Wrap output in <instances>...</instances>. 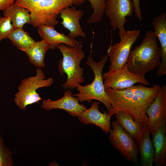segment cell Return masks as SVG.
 I'll list each match as a JSON object with an SVG mask.
<instances>
[{
    "label": "cell",
    "instance_id": "cell-6",
    "mask_svg": "<svg viewBox=\"0 0 166 166\" xmlns=\"http://www.w3.org/2000/svg\"><path fill=\"white\" fill-rule=\"evenodd\" d=\"M72 5V0H40L28 10L29 24L34 27L42 25L55 26L58 23L57 18L61 10Z\"/></svg>",
    "mask_w": 166,
    "mask_h": 166
},
{
    "label": "cell",
    "instance_id": "cell-22",
    "mask_svg": "<svg viewBox=\"0 0 166 166\" xmlns=\"http://www.w3.org/2000/svg\"><path fill=\"white\" fill-rule=\"evenodd\" d=\"M7 38L10 40L13 45L24 52L35 42L23 28H14Z\"/></svg>",
    "mask_w": 166,
    "mask_h": 166
},
{
    "label": "cell",
    "instance_id": "cell-15",
    "mask_svg": "<svg viewBox=\"0 0 166 166\" xmlns=\"http://www.w3.org/2000/svg\"><path fill=\"white\" fill-rule=\"evenodd\" d=\"M156 37L160 44L161 63L157 71V76L160 77L166 74V14L163 12L155 17L152 21Z\"/></svg>",
    "mask_w": 166,
    "mask_h": 166
},
{
    "label": "cell",
    "instance_id": "cell-4",
    "mask_svg": "<svg viewBox=\"0 0 166 166\" xmlns=\"http://www.w3.org/2000/svg\"><path fill=\"white\" fill-rule=\"evenodd\" d=\"M108 58L107 54L102 56L99 62H96L92 59L91 54L89 55L85 64L91 68L94 73L93 81L87 85H78L76 88L78 93L73 94L79 102L86 101L90 103L93 100L101 102L106 107L108 113L111 110L112 107L105 92L102 72Z\"/></svg>",
    "mask_w": 166,
    "mask_h": 166
},
{
    "label": "cell",
    "instance_id": "cell-9",
    "mask_svg": "<svg viewBox=\"0 0 166 166\" xmlns=\"http://www.w3.org/2000/svg\"><path fill=\"white\" fill-rule=\"evenodd\" d=\"M134 10L132 0H106L105 13L109 19L112 28L119 30V37L125 34L127 30L124 26L127 22L126 17H130Z\"/></svg>",
    "mask_w": 166,
    "mask_h": 166
},
{
    "label": "cell",
    "instance_id": "cell-10",
    "mask_svg": "<svg viewBox=\"0 0 166 166\" xmlns=\"http://www.w3.org/2000/svg\"><path fill=\"white\" fill-rule=\"evenodd\" d=\"M105 89L121 90L129 88L137 83L148 85L145 75L134 73L128 69L126 63L120 69L108 71L103 75Z\"/></svg>",
    "mask_w": 166,
    "mask_h": 166
},
{
    "label": "cell",
    "instance_id": "cell-3",
    "mask_svg": "<svg viewBox=\"0 0 166 166\" xmlns=\"http://www.w3.org/2000/svg\"><path fill=\"white\" fill-rule=\"evenodd\" d=\"M82 47V43L80 41L73 46L61 43L56 47L62 55V58L58 61V71L61 75L67 76V81L63 85L64 89L76 88L84 82V68L80 65L81 61L85 57Z\"/></svg>",
    "mask_w": 166,
    "mask_h": 166
},
{
    "label": "cell",
    "instance_id": "cell-29",
    "mask_svg": "<svg viewBox=\"0 0 166 166\" xmlns=\"http://www.w3.org/2000/svg\"><path fill=\"white\" fill-rule=\"evenodd\" d=\"M56 165H57V163L55 162H53L51 163H50L49 165L50 166H55Z\"/></svg>",
    "mask_w": 166,
    "mask_h": 166
},
{
    "label": "cell",
    "instance_id": "cell-20",
    "mask_svg": "<svg viewBox=\"0 0 166 166\" xmlns=\"http://www.w3.org/2000/svg\"><path fill=\"white\" fill-rule=\"evenodd\" d=\"M3 15L10 17L14 28H23L24 25L29 24L30 21L29 10L15 2L3 10Z\"/></svg>",
    "mask_w": 166,
    "mask_h": 166
},
{
    "label": "cell",
    "instance_id": "cell-18",
    "mask_svg": "<svg viewBox=\"0 0 166 166\" xmlns=\"http://www.w3.org/2000/svg\"><path fill=\"white\" fill-rule=\"evenodd\" d=\"M150 134L149 128L146 126L141 139L136 141L142 166H152L154 162L155 149Z\"/></svg>",
    "mask_w": 166,
    "mask_h": 166
},
{
    "label": "cell",
    "instance_id": "cell-19",
    "mask_svg": "<svg viewBox=\"0 0 166 166\" xmlns=\"http://www.w3.org/2000/svg\"><path fill=\"white\" fill-rule=\"evenodd\" d=\"M116 121L135 141L141 138L145 127L135 120L129 114L121 111L116 112L115 114Z\"/></svg>",
    "mask_w": 166,
    "mask_h": 166
},
{
    "label": "cell",
    "instance_id": "cell-12",
    "mask_svg": "<svg viewBox=\"0 0 166 166\" xmlns=\"http://www.w3.org/2000/svg\"><path fill=\"white\" fill-rule=\"evenodd\" d=\"M77 98L73 96L72 92L69 89L65 91L63 96L58 100H43L41 107L47 111L55 109H62L70 116L76 117L87 109L85 105L80 104Z\"/></svg>",
    "mask_w": 166,
    "mask_h": 166
},
{
    "label": "cell",
    "instance_id": "cell-14",
    "mask_svg": "<svg viewBox=\"0 0 166 166\" xmlns=\"http://www.w3.org/2000/svg\"><path fill=\"white\" fill-rule=\"evenodd\" d=\"M83 13V10H77L74 6L66 7L61 11L60 16L62 19L61 24L69 31L68 34L69 38H74L79 36L86 37V34L82 30L80 23Z\"/></svg>",
    "mask_w": 166,
    "mask_h": 166
},
{
    "label": "cell",
    "instance_id": "cell-8",
    "mask_svg": "<svg viewBox=\"0 0 166 166\" xmlns=\"http://www.w3.org/2000/svg\"><path fill=\"white\" fill-rule=\"evenodd\" d=\"M140 34L139 30L126 31L120 37L119 43L109 46L107 51L110 63L108 71L120 69L127 63L132 46Z\"/></svg>",
    "mask_w": 166,
    "mask_h": 166
},
{
    "label": "cell",
    "instance_id": "cell-1",
    "mask_svg": "<svg viewBox=\"0 0 166 166\" xmlns=\"http://www.w3.org/2000/svg\"><path fill=\"white\" fill-rule=\"evenodd\" d=\"M140 83L126 89L118 90L105 89L112 109L108 113L111 117L117 111L131 115L144 126H148L146 111L160 91L161 86L154 84L147 87Z\"/></svg>",
    "mask_w": 166,
    "mask_h": 166
},
{
    "label": "cell",
    "instance_id": "cell-2",
    "mask_svg": "<svg viewBox=\"0 0 166 166\" xmlns=\"http://www.w3.org/2000/svg\"><path fill=\"white\" fill-rule=\"evenodd\" d=\"M156 38L153 31H147L140 44L131 50L126 63L130 71L145 75L159 67L161 54Z\"/></svg>",
    "mask_w": 166,
    "mask_h": 166
},
{
    "label": "cell",
    "instance_id": "cell-21",
    "mask_svg": "<svg viewBox=\"0 0 166 166\" xmlns=\"http://www.w3.org/2000/svg\"><path fill=\"white\" fill-rule=\"evenodd\" d=\"M51 49L49 46L44 40L35 42L25 52L30 62L37 68L45 66L44 58L47 51Z\"/></svg>",
    "mask_w": 166,
    "mask_h": 166
},
{
    "label": "cell",
    "instance_id": "cell-23",
    "mask_svg": "<svg viewBox=\"0 0 166 166\" xmlns=\"http://www.w3.org/2000/svg\"><path fill=\"white\" fill-rule=\"evenodd\" d=\"M85 0H72L73 5H78L83 3ZM91 5L93 10L89 19L88 23H97L101 21L105 13L106 0H87Z\"/></svg>",
    "mask_w": 166,
    "mask_h": 166
},
{
    "label": "cell",
    "instance_id": "cell-7",
    "mask_svg": "<svg viewBox=\"0 0 166 166\" xmlns=\"http://www.w3.org/2000/svg\"><path fill=\"white\" fill-rule=\"evenodd\" d=\"M111 127L108 138L113 147L127 160L137 163L139 153L134 139L116 121L112 122Z\"/></svg>",
    "mask_w": 166,
    "mask_h": 166
},
{
    "label": "cell",
    "instance_id": "cell-26",
    "mask_svg": "<svg viewBox=\"0 0 166 166\" xmlns=\"http://www.w3.org/2000/svg\"><path fill=\"white\" fill-rule=\"evenodd\" d=\"M40 0H16L15 2L18 5L28 10L36 2Z\"/></svg>",
    "mask_w": 166,
    "mask_h": 166
},
{
    "label": "cell",
    "instance_id": "cell-27",
    "mask_svg": "<svg viewBox=\"0 0 166 166\" xmlns=\"http://www.w3.org/2000/svg\"><path fill=\"white\" fill-rule=\"evenodd\" d=\"M134 5V11L138 20L141 21L142 20L141 10L140 8V0H132Z\"/></svg>",
    "mask_w": 166,
    "mask_h": 166
},
{
    "label": "cell",
    "instance_id": "cell-24",
    "mask_svg": "<svg viewBox=\"0 0 166 166\" xmlns=\"http://www.w3.org/2000/svg\"><path fill=\"white\" fill-rule=\"evenodd\" d=\"M14 165L12 152L6 146L3 137L0 136V166H13Z\"/></svg>",
    "mask_w": 166,
    "mask_h": 166
},
{
    "label": "cell",
    "instance_id": "cell-17",
    "mask_svg": "<svg viewBox=\"0 0 166 166\" xmlns=\"http://www.w3.org/2000/svg\"><path fill=\"white\" fill-rule=\"evenodd\" d=\"M166 124H163L152 134L155 149L154 162L156 166L166 165Z\"/></svg>",
    "mask_w": 166,
    "mask_h": 166
},
{
    "label": "cell",
    "instance_id": "cell-28",
    "mask_svg": "<svg viewBox=\"0 0 166 166\" xmlns=\"http://www.w3.org/2000/svg\"><path fill=\"white\" fill-rule=\"evenodd\" d=\"M16 0H0V11L12 5Z\"/></svg>",
    "mask_w": 166,
    "mask_h": 166
},
{
    "label": "cell",
    "instance_id": "cell-5",
    "mask_svg": "<svg viewBox=\"0 0 166 166\" xmlns=\"http://www.w3.org/2000/svg\"><path fill=\"white\" fill-rule=\"evenodd\" d=\"M34 76L29 77L22 80L18 87V91L14 95V101L22 111H25L27 106L42 100L37 92L41 88L50 86L54 81L52 77L45 79V76L40 68L36 70Z\"/></svg>",
    "mask_w": 166,
    "mask_h": 166
},
{
    "label": "cell",
    "instance_id": "cell-16",
    "mask_svg": "<svg viewBox=\"0 0 166 166\" xmlns=\"http://www.w3.org/2000/svg\"><path fill=\"white\" fill-rule=\"evenodd\" d=\"M38 27V33L40 37L49 46L51 49H54L61 43L73 46L78 41L63 33H59L55 30L54 26L42 25Z\"/></svg>",
    "mask_w": 166,
    "mask_h": 166
},
{
    "label": "cell",
    "instance_id": "cell-11",
    "mask_svg": "<svg viewBox=\"0 0 166 166\" xmlns=\"http://www.w3.org/2000/svg\"><path fill=\"white\" fill-rule=\"evenodd\" d=\"M148 127L153 133L161 125L166 123V86L161 87L159 93L147 109Z\"/></svg>",
    "mask_w": 166,
    "mask_h": 166
},
{
    "label": "cell",
    "instance_id": "cell-13",
    "mask_svg": "<svg viewBox=\"0 0 166 166\" xmlns=\"http://www.w3.org/2000/svg\"><path fill=\"white\" fill-rule=\"evenodd\" d=\"M100 102L96 101L91 104V107L86 109L77 117L81 123L86 125H95L101 129L106 134L109 133L111 128V116L108 113H102L99 110Z\"/></svg>",
    "mask_w": 166,
    "mask_h": 166
},
{
    "label": "cell",
    "instance_id": "cell-25",
    "mask_svg": "<svg viewBox=\"0 0 166 166\" xmlns=\"http://www.w3.org/2000/svg\"><path fill=\"white\" fill-rule=\"evenodd\" d=\"M14 28L10 17L5 16L2 17L0 16V42L7 38Z\"/></svg>",
    "mask_w": 166,
    "mask_h": 166
}]
</instances>
